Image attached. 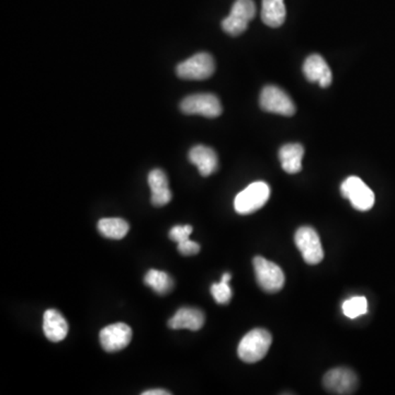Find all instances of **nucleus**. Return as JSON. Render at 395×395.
I'll return each instance as SVG.
<instances>
[{"label":"nucleus","mask_w":395,"mask_h":395,"mask_svg":"<svg viewBox=\"0 0 395 395\" xmlns=\"http://www.w3.org/2000/svg\"><path fill=\"white\" fill-rule=\"evenodd\" d=\"M181 110L185 114H201L205 118H217L222 114V104L215 95L195 94L183 99Z\"/></svg>","instance_id":"nucleus-9"},{"label":"nucleus","mask_w":395,"mask_h":395,"mask_svg":"<svg viewBox=\"0 0 395 395\" xmlns=\"http://www.w3.org/2000/svg\"><path fill=\"white\" fill-rule=\"evenodd\" d=\"M178 252L183 256H193L200 252V245L188 238L183 242L178 243Z\"/></svg>","instance_id":"nucleus-24"},{"label":"nucleus","mask_w":395,"mask_h":395,"mask_svg":"<svg viewBox=\"0 0 395 395\" xmlns=\"http://www.w3.org/2000/svg\"><path fill=\"white\" fill-rule=\"evenodd\" d=\"M341 195L351 201L356 210L369 211L375 205V193L360 178L351 176L347 178L341 187Z\"/></svg>","instance_id":"nucleus-6"},{"label":"nucleus","mask_w":395,"mask_h":395,"mask_svg":"<svg viewBox=\"0 0 395 395\" xmlns=\"http://www.w3.org/2000/svg\"><path fill=\"white\" fill-rule=\"evenodd\" d=\"M205 324V314L195 308H181L168 322L171 329L199 331Z\"/></svg>","instance_id":"nucleus-15"},{"label":"nucleus","mask_w":395,"mask_h":395,"mask_svg":"<svg viewBox=\"0 0 395 395\" xmlns=\"http://www.w3.org/2000/svg\"><path fill=\"white\" fill-rule=\"evenodd\" d=\"M102 348L108 353H116L128 347L132 339V329L124 323L107 326L99 334Z\"/></svg>","instance_id":"nucleus-11"},{"label":"nucleus","mask_w":395,"mask_h":395,"mask_svg":"<svg viewBox=\"0 0 395 395\" xmlns=\"http://www.w3.org/2000/svg\"><path fill=\"white\" fill-rule=\"evenodd\" d=\"M284 0H262V20L270 28H279L286 20Z\"/></svg>","instance_id":"nucleus-18"},{"label":"nucleus","mask_w":395,"mask_h":395,"mask_svg":"<svg viewBox=\"0 0 395 395\" xmlns=\"http://www.w3.org/2000/svg\"><path fill=\"white\" fill-rule=\"evenodd\" d=\"M193 233V226L191 225H176L169 232V237L174 242L181 243L188 240Z\"/></svg>","instance_id":"nucleus-23"},{"label":"nucleus","mask_w":395,"mask_h":395,"mask_svg":"<svg viewBox=\"0 0 395 395\" xmlns=\"http://www.w3.org/2000/svg\"><path fill=\"white\" fill-rule=\"evenodd\" d=\"M272 334L266 329H255L247 333L240 341L237 353L241 360L255 363L264 359L272 346Z\"/></svg>","instance_id":"nucleus-1"},{"label":"nucleus","mask_w":395,"mask_h":395,"mask_svg":"<svg viewBox=\"0 0 395 395\" xmlns=\"http://www.w3.org/2000/svg\"><path fill=\"white\" fill-rule=\"evenodd\" d=\"M256 15V5L254 0H236L230 15L222 21V29L232 37L242 35L246 31L248 23Z\"/></svg>","instance_id":"nucleus-3"},{"label":"nucleus","mask_w":395,"mask_h":395,"mask_svg":"<svg viewBox=\"0 0 395 395\" xmlns=\"http://www.w3.org/2000/svg\"><path fill=\"white\" fill-rule=\"evenodd\" d=\"M253 264L257 282L264 291L276 293L284 288V274L278 265L260 256L255 257Z\"/></svg>","instance_id":"nucleus-5"},{"label":"nucleus","mask_w":395,"mask_h":395,"mask_svg":"<svg viewBox=\"0 0 395 395\" xmlns=\"http://www.w3.org/2000/svg\"><path fill=\"white\" fill-rule=\"evenodd\" d=\"M323 384L333 394H353L358 387V378L351 369L335 368L324 375Z\"/></svg>","instance_id":"nucleus-10"},{"label":"nucleus","mask_w":395,"mask_h":395,"mask_svg":"<svg viewBox=\"0 0 395 395\" xmlns=\"http://www.w3.org/2000/svg\"><path fill=\"white\" fill-rule=\"evenodd\" d=\"M294 242L301 252L304 262L317 265L323 260L324 250L319 234L310 226L300 227L294 235Z\"/></svg>","instance_id":"nucleus-8"},{"label":"nucleus","mask_w":395,"mask_h":395,"mask_svg":"<svg viewBox=\"0 0 395 395\" xmlns=\"http://www.w3.org/2000/svg\"><path fill=\"white\" fill-rule=\"evenodd\" d=\"M304 148L301 144H286L279 151L280 162L282 169L288 174L299 173L302 169V158Z\"/></svg>","instance_id":"nucleus-17"},{"label":"nucleus","mask_w":395,"mask_h":395,"mask_svg":"<svg viewBox=\"0 0 395 395\" xmlns=\"http://www.w3.org/2000/svg\"><path fill=\"white\" fill-rule=\"evenodd\" d=\"M270 187L264 181L250 183L236 195L234 209L238 214H250L256 212L269 200Z\"/></svg>","instance_id":"nucleus-2"},{"label":"nucleus","mask_w":395,"mask_h":395,"mask_svg":"<svg viewBox=\"0 0 395 395\" xmlns=\"http://www.w3.org/2000/svg\"><path fill=\"white\" fill-rule=\"evenodd\" d=\"M230 280L231 274L226 272V274H223L221 282L212 284V286H211V294H212L217 303L227 304L232 299V289L229 284Z\"/></svg>","instance_id":"nucleus-22"},{"label":"nucleus","mask_w":395,"mask_h":395,"mask_svg":"<svg viewBox=\"0 0 395 395\" xmlns=\"http://www.w3.org/2000/svg\"><path fill=\"white\" fill-rule=\"evenodd\" d=\"M143 395H169L171 392H168L166 390H162V389H155V390H148L145 392L142 393Z\"/></svg>","instance_id":"nucleus-25"},{"label":"nucleus","mask_w":395,"mask_h":395,"mask_svg":"<svg viewBox=\"0 0 395 395\" xmlns=\"http://www.w3.org/2000/svg\"><path fill=\"white\" fill-rule=\"evenodd\" d=\"M100 234L111 240H122L130 230V225L123 219L119 217H107L98 222Z\"/></svg>","instance_id":"nucleus-19"},{"label":"nucleus","mask_w":395,"mask_h":395,"mask_svg":"<svg viewBox=\"0 0 395 395\" xmlns=\"http://www.w3.org/2000/svg\"><path fill=\"white\" fill-rule=\"evenodd\" d=\"M343 312L349 319H357L368 312V301L365 296H353L344 302Z\"/></svg>","instance_id":"nucleus-21"},{"label":"nucleus","mask_w":395,"mask_h":395,"mask_svg":"<svg viewBox=\"0 0 395 395\" xmlns=\"http://www.w3.org/2000/svg\"><path fill=\"white\" fill-rule=\"evenodd\" d=\"M260 107L262 110L272 114L291 116L296 114V104L292 102L289 95L276 86L265 87L260 98Z\"/></svg>","instance_id":"nucleus-7"},{"label":"nucleus","mask_w":395,"mask_h":395,"mask_svg":"<svg viewBox=\"0 0 395 395\" xmlns=\"http://www.w3.org/2000/svg\"><path fill=\"white\" fill-rule=\"evenodd\" d=\"M214 71V59L207 53H198L179 63L176 68L177 76L186 80H205L212 76Z\"/></svg>","instance_id":"nucleus-4"},{"label":"nucleus","mask_w":395,"mask_h":395,"mask_svg":"<svg viewBox=\"0 0 395 395\" xmlns=\"http://www.w3.org/2000/svg\"><path fill=\"white\" fill-rule=\"evenodd\" d=\"M189 161L197 166L198 171L203 177L212 175L217 169V156L212 148L197 145L189 152Z\"/></svg>","instance_id":"nucleus-16"},{"label":"nucleus","mask_w":395,"mask_h":395,"mask_svg":"<svg viewBox=\"0 0 395 395\" xmlns=\"http://www.w3.org/2000/svg\"><path fill=\"white\" fill-rule=\"evenodd\" d=\"M43 332L45 337L53 343H59L66 339L68 324L64 316L56 310H47L43 316Z\"/></svg>","instance_id":"nucleus-14"},{"label":"nucleus","mask_w":395,"mask_h":395,"mask_svg":"<svg viewBox=\"0 0 395 395\" xmlns=\"http://www.w3.org/2000/svg\"><path fill=\"white\" fill-rule=\"evenodd\" d=\"M144 282L159 296L169 293L174 288V280L167 272L161 270H148L144 276Z\"/></svg>","instance_id":"nucleus-20"},{"label":"nucleus","mask_w":395,"mask_h":395,"mask_svg":"<svg viewBox=\"0 0 395 395\" xmlns=\"http://www.w3.org/2000/svg\"><path fill=\"white\" fill-rule=\"evenodd\" d=\"M148 185L152 191V205L164 207L171 202V195L166 174L162 169H154L148 174Z\"/></svg>","instance_id":"nucleus-13"},{"label":"nucleus","mask_w":395,"mask_h":395,"mask_svg":"<svg viewBox=\"0 0 395 395\" xmlns=\"http://www.w3.org/2000/svg\"><path fill=\"white\" fill-rule=\"evenodd\" d=\"M303 73L306 79L311 83H319L320 86L326 88L332 84L333 74L325 59L319 54L310 55L303 64Z\"/></svg>","instance_id":"nucleus-12"}]
</instances>
